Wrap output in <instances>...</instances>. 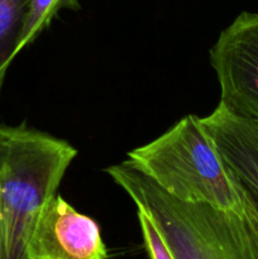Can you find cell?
I'll use <instances>...</instances> for the list:
<instances>
[{
    "mask_svg": "<svg viewBox=\"0 0 258 259\" xmlns=\"http://www.w3.org/2000/svg\"><path fill=\"white\" fill-rule=\"evenodd\" d=\"M125 162L175 199L237 212L258 223L254 202L199 116H184L158 138L132 149Z\"/></svg>",
    "mask_w": 258,
    "mask_h": 259,
    "instance_id": "obj_1",
    "label": "cell"
},
{
    "mask_svg": "<svg viewBox=\"0 0 258 259\" xmlns=\"http://www.w3.org/2000/svg\"><path fill=\"white\" fill-rule=\"evenodd\" d=\"M104 171L148 214L175 259H258V223L175 199L125 161Z\"/></svg>",
    "mask_w": 258,
    "mask_h": 259,
    "instance_id": "obj_2",
    "label": "cell"
},
{
    "mask_svg": "<svg viewBox=\"0 0 258 259\" xmlns=\"http://www.w3.org/2000/svg\"><path fill=\"white\" fill-rule=\"evenodd\" d=\"M76 154L68 142L25 124L2 125L0 259H28L38 214L57 194Z\"/></svg>",
    "mask_w": 258,
    "mask_h": 259,
    "instance_id": "obj_3",
    "label": "cell"
},
{
    "mask_svg": "<svg viewBox=\"0 0 258 259\" xmlns=\"http://www.w3.org/2000/svg\"><path fill=\"white\" fill-rule=\"evenodd\" d=\"M220 103L258 121V13L242 12L209 51Z\"/></svg>",
    "mask_w": 258,
    "mask_h": 259,
    "instance_id": "obj_4",
    "label": "cell"
},
{
    "mask_svg": "<svg viewBox=\"0 0 258 259\" xmlns=\"http://www.w3.org/2000/svg\"><path fill=\"white\" fill-rule=\"evenodd\" d=\"M27 258L106 259L108 249L98 223L56 194L38 214L28 240Z\"/></svg>",
    "mask_w": 258,
    "mask_h": 259,
    "instance_id": "obj_5",
    "label": "cell"
},
{
    "mask_svg": "<svg viewBox=\"0 0 258 259\" xmlns=\"http://www.w3.org/2000/svg\"><path fill=\"white\" fill-rule=\"evenodd\" d=\"M200 123L258 210V121L235 114L219 101Z\"/></svg>",
    "mask_w": 258,
    "mask_h": 259,
    "instance_id": "obj_6",
    "label": "cell"
},
{
    "mask_svg": "<svg viewBox=\"0 0 258 259\" xmlns=\"http://www.w3.org/2000/svg\"><path fill=\"white\" fill-rule=\"evenodd\" d=\"M32 0H0V94L8 68L18 56L20 33Z\"/></svg>",
    "mask_w": 258,
    "mask_h": 259,
    "instance_id": "obj_7",
    "label": "cell"
},
{
    "mask_svg": "<svg viewBox=\"0 0 258 259\" xmlns=\"http://www.w3.org/2000/svg\"><path fill=\"white\" fill-rule=\"evenodd\" d=\"M62 9L78 10L80 3L78 0H32L20 33L18 52L29 46L46 28L50 27Z\"/></svg>",
    "mask_w": 258,
    "mask_h": 259,
    "instance_id": "obj_8",
    "label": "cell"
},
{
    "mask_svg": "<svg viewBox=\"0 0 258 259\" xmlns=\"http://www.w3.org/2000/svg\"><path fill=\"white\" fill-rule=\"evenodd\" d=\"M137 217H138L144 247H146L149 259H175L171 250L164 243L161 233L158 232L148 214L144 210L137 207Z\"/></svg>",
    "mask_w": 258,
    "mask_h": 259,
    "instance_id": "obj_9",
    "label": "cell"
},
{
    "mask_svg": "<svg viewBox=\"0 0 258 259\" xmlns=\"http://www.w3.org/2000/svg\"><path fill=\"white\" fill-rule=\"evenodd\" d=\"M0 166H2V125H0Z\"/></svg>",
    "mask_w": 258,
    "mask_h": 259,
    "instance_id": "obj_10",
    "label": "cell"
}]
</instances>
